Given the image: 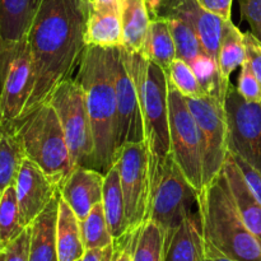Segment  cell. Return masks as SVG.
<instances>
[{
    "label": "cell",
    "mask_w": 261,
    "mask_h": 261,
    "mask_svg": "<svg viewBox=\"0 0 261 261\" xmlns=\"http://www.w3.org/2000/svg\"><path fill=\"white\" fill-rule=\"evenodd\" d=\"M193 205L198 206V191L170 155L152 186L148 213V219L154 221L165 232L166 247L184 219L193 213Z\"/></svg>",
    "instance_id": "6"
},
{
    "label": "cell",
    "mask_w": 261,
    "mask_h": 261,
    "mask_svg": "<svg viewBox=\"0 0 261 261\" xmlns=\"http://www.w3.org/2000/svg\"><path fill=\"white\" fill-rule=\"evenodd\" d=\"M189 65L191 66L193 71L195 73L201 88L204 89L206 96L214 97L224 103L228 87L224 86L222 81L221 71H219L218 63L209 54L203 51L199 54Z\"/></svg>",
    "instance_id": "30"
},
{
    "label": "cell",
    "mask_w": 261,
    "mask_h": 261,
    "mask_svg": "<svg viewBox=\"0 0 261 261\" xmlns=\"http://www.w3.org/2000/svg\"><path fill=\"white\" fill-rule=\"evenodd\" d=\"M33 87L31 51L25 42L8 69L0 92V124L12 125L22 116Z\"/></svg>",
    "instance_id": "14"
},
{
    "label": "cell",
    "mask_w": 261,
    "mask_h": 261,
    "mask_svg": "<svg viewBox=\"0 0 261 261\" xmlns=\"http://www.w3.org/2000/svg\"><path fill=\"white\" fill-rule=\"evenodd\" d=\"M142 54L168 75L171 64L176 59V47L167 19L161 17L150 19Z\"/></svg>",
    "instance_id": "25"
},
{
    "label": "cell",
    "mask_w": 261,
    "mask_h": 261,
    "mask_svg": "<svg viewBox=\"0 0 261 261\" xmlns=\"http://www.w3.org/2000/svg\"><path fill=\"white\" fill-rule=\"evenodd\" d=\"M119 170L129 232L138 231L148 219L150 203L149 155L144 142L129 143L117 150Z\"/></svg>",
    "instance_id": "9"
},
{
    "label": "cell",
    "mask_w": 261,
    "mask_h": 261,
    "mask_svg": "<svg viewBox=\"0 0 261 261\" xmlns=\"http://www.w3.org/2000/svg\"><path fill=\"white\" fill-rule=\"evenodd\" d=\"M241 15L250 24L251 32L261 41V0H239Z\"/></svg>",
    "instance_id": "35"
},
{
    "label": "cell",
    "mask_w": 261,
    "mask_h": 261,
    "mask_svg": "<svg viewBox=\"0 0 261 261\" xmlns=\"http://www.w3.org/2000/svg\"><path fill=\"white\" fill-rule=\"evenodd\" d=\"M135 232L126 234L121 240L115 242V254L112 261H133V246H134Z\"/></svg>",
    "instance_id": "40"
},
{
    "label": "cell",
    "mask_w": 261,
    "mask_h": 261,
    "mask_svg": "<svg viewBox=\"0 0 261 261\" xmlns=\"http://www.w3.org/2000/svg\"><path fill=\"white\" fill-rule=\"evenodd\" d=\"M0 261H4V251L0 252Z\"/></svg>",
    "instance_id": "44"
},
{
    "label": "cell",
    "mask_w": 261,
    "mask_h": 261,
    "mask_svg": "<svg viewBox=\"0 0 261 261\" xmlns=\"http://www.w3.org/2000/svg\"><path fill=\"white\" fill-rule=\"evenodd\" d=\"M81 221L63 198H59L56 219V254L58 261H79L83 256Z\"/></svg>",
    "instance_id": "21"
},
{
    "label": "cell",
    "mask_w": 261,
    "mask_h": 261,
    "mask_svg": "<svg viewBox=\"0 0 261 261\" xmlns=\"http://www.w3.org/2000/svg\"><path fill=\"white\" fill-rule=\"evenodd\" d=\"M167 78L186 98H201L206 96L191 66L181 59H175L172 61Z\"/></svg>",
    "instance_id": "33"
},
{
    "label": "cell",
    "mask_w": 261,
    "mask_h": 261,
    "mask_svg": "<svg viewBox=\"0 0 261 261\" xmlns=\"http://www.w3.org/2000/svg\"><path fill=\"white\" fill-rule=\"evenodd\" d=\"M237 81V91L249 102H261V84L252 71L249 61L245 60Z\"/></svg>",
    "instance_id": "34"
},
{
    "label": "cell",
    "mask_w": 261,
    "mask_h": 261,
    "mask_svg": "<svg viewBox=\"0 0 261 261\" xmlns=\"http://www.w3.org/2000/svg\"><path fill=\"white\" fill-rule=\"evenodd\" d=\"M165 261H203V234L198 214L186 217L166 247Z\"/></svg>",
    "instance_id": "23"
},
{
    "label": "cell",
    "mask_w": 261,
    "mask_h": 261,
    "mask_svg": "<svg viewBox=\"0 0 261 261\" xmlns=\"http://www.w3.org/2000/svg\"><path fill=\"white\" fill-rule=\"evenodd\" d=\"M91 0H42L27 36L33 87L23 119L50 99L56 87L71 78L86 51Z\"/></svg>",
    "instance_id": "1"
},
{
    "label": "cell",
    "mask_w": 261,
    "mask_h": 261,
    "mask_svg": "<svg viewBox=\"0 0 261 261\" xmlns=\"http://www.w3.org/2000/svg\"><path fill=\"white\" fill-rule=\"evenodd\" d=\"M158 17L181 19L190 24L198 35L204 51L216 60L218 59L219 43L226 19L205 10L196 0H162Z\"/></svg>",
    "instance_id": "15"
},
{
    "label": "cell",
    "mask_w": 261,
    "mask_h": 261,
    "mask_svg": "<svg viewBox=\"0 0 261 261\" xmlns=\"http://www.w3.org/2000/svg\"><path fill=\"white\" fill-rule=\"evenodd\" d=\"M81 229L86 250L101 249L115 244L114 237L109 229L102 201L97 203L88 216L81 222Z\"/></svg>",
    "instance_id": "31"
},
{
    "label": "cell",
    "mask_w": 261,
    "mask_h": 261,
    "mask_svg": "<svg viewBox=\"0 0 261 261\" xmlns=\"http://www.w3.org/2000/svg\"><path fill=\"white\" fill-rule=\"evenodd\" d=\"M231 155L233 157V160L236 161L240 170H241L242 175H244L245 180H246L247 182V186H249V189L251 190L252 195H254L255 198H256V200L261 204V175L254 167H251L249 163L245 162L244 160H241V158L236 157V155L233 154Z\"/></svg>",
    "instance_id": "38"
},
{
    "label": "cell",
    "mask_w": 261,
    "mask_h": 261,
    "mask_svg": "<svg viewBox=\"0 0 261 261\" xmlns=\"http://www.w3.org/2000/svg\"><path fill=\"white\" fill-rule=\"evenodd\" d=\"M60 193L56 194L45 211L30 224L28 261H58L56 254V219Z\"/></svg>",
    "instance_id": "20"
},
{
    "label": "cell",
    "mask_w": 261,
    "mask_h": 261,
    "mask_svg": "<svg viewBox=\"0 0 261 261\" xmlns=\"http://www.w3.org/2000/svg\"><path fill=\"white\" fill-rule=\"evenodd\" d=\"M98 2H117V0H98Z\"/></svg>",
    "instance_id": "45"
},
{
    "label": "cell",
    "mask_w": 261,
    "mask_h": 261,
    "mask_svg": "<svg viewBox=\"0 0 261 261\" xmlns=\"http://www.w3.org/2000/svg\"><path fill=\"white\" fill-rule=\"evenodd\" d=\"M222 170L226 173L229 188L233 194L240 216H241L245 226L256 237L261 245V204L252 195L241 170L229 152L227 154L226 162H224Z\"/></svg>",
    "instance_id": "19"
},
{
    "label": "cell",
    "mask_w": 261,
    "mask_h": 261,
    "mask_svg": "<svg viewBox=\"0 0 261 261\" xmlns=\"http://www.w3.org/2000/svg\"><path fill=\"white\" fill-rule=\"evenodd\" d=\"M115 254V244L101 249L86 250L81 261H112Z\"/></svg>",
    "instance_id": "41"
},
{
    "label": "cell",
    "mask_w": 261,
    "mask_h": 261,
    "mask_svg": "<svg viewBox=\"0 0 261 261\" xmlns=\"http://www.w3.org/2000/svg\"><path fill=\"white\" fill-rule=\"evenodd\" d=\"M27 227L19 216L14 185L9 186L0 196V252L4 251Z\"/></svg>",
    "instance_id": "29"
},
{
    "label": "cell",
    "mask_w": 261,
    "mask_h": 261,
    "mask_svg": "<svg viewBox=\"0 0 261 261\" xmlns=\"http://www.w3.org/2000/svg\"><path fill=\"white\" fill-rule=\"evenodd\" d=\"M112 50L115 97H116V153L122 145L144 142V124L139 96L125 65L120 47Z\"/></svg>",
    "instance_id": "12"
},
{
    "label": "cell",
    "mask_w": 261,
    "mask_h": 261,
    "mask_svg": "<svg viewBox=\"0 0 261 261\" xmlns=\"http://www.w3.org/2000/svg\"><path fill=\"white\" fill-rule=\"evenodd\" d=\"M48 102L60 120L74 166L92 168L94 142L83 87L76 79H66L56 87Z\"/></svg>",
    "instance_id": "7"
},
{
    "label": "cell",
    "mask_w": 261,
    "mask_h": 261,
    "mask_svg": "<svg viewBox=\"0 0 261 261\" xmlns=\"http://www.w3.org/2000/svg\"><path fill=\"white\" fill-rule=\"evenodd\" d=\"M120 50L139 96L144 143L149 155L152 191L153 184L171 155L168 78L160 66L148 60L142 53H130L124 47H120Z\"/></svg>",
    "instance_id": "3"
},
{
    "label": "cell",
    "mask_w": 261,
    "mask_h": 261,
    "mask_svg": "<svg viewBox=\"0 0 261 261\" xmlns=\"http://www.w3.org/2000/svg\"><path fill=\"white\" fill-rule=\"evenodd\" d=\"M122 3H98L91 0L84 41L87 46L102 48L122 47Z\"/></svg>",
    "instance_id": "18"
},
{
    "label": "cell",
    "mask_w": 261,
    "mask_h": 261,
    "mask_svg": "<svg viewBox=\"0 0 261 261\" xmlns=\"http://www.w3.org/2000/svg\"><path fill=\"white\" fill-rule=\"evenodd\" d=\"M42 0H0V92L8 69L27 36Z\"/></svg>",
    "instance_id": "13"
},
{
    "label": "cell",
    "mask_w": 261,
    "mask_h": 261,
    "mask_svg": "<svg viewBox=\"0 0 261 261\" xmlns=\"http://www.w3.org/2000/svg\"><path fill=\"white\" fill-rule=\"evenodd\" d=\"M186 102L200 134L203 182L206 185L222 172L228 154V126L224 103L211 96L186 98Z\"/></svg>",
    "instance_id": "10"
},
{
    "label": "cell",
    "mask_w": 261,
    "mask_h": 261,
    "mask_svg": "<svg viewBox=\"0 0 261 261\" xmlns=\"http://www.w3.org/2000/svg\"><path fill=\"white\" fill-rule=\"evenodd\" d=\"M145 5H147V9L149 12L150 19H154L158 17V10H160L161 3L162 0H144Z\"/></svg>",
    "instance_id": "43"
},
{
    "label": "cell",
    "mask_w": 261,
    "mask_h": 261,
    "mask_svg": "<svg viewBox=\"0 0 261 261\" xmlns=\"http://www.w3.org/2000/svg\"><path fill=\"white\" fill-rule=\"evenodd\" d=\"M166 236L160 226L147 219L134 233L133 261H165Z\"/></svg>",
    "instance_id": "28"
},
{
    "label": "cell",
    "mask_w": 261,
    "mask_h": 261,
    "mask_svg": "<svg viewBox=\"0 0 261 261\" xmlns=\"http://www.w3.org/2000/svg\"><path fill=\"white\" fill-rule=\"evenodd\" d=\"M103 182L105 173L86 166H76L59 193L82 222L92 208L102 201Z\"/></svg>",
    "instance_id": "17"
},
{
    "label": "cell",
    "mask_w": 261,
    "mask_h": 261,
    "mask_svg": "<svg viewBox=\"0 0 261 261\" xmlns=\"http://www.w3.org/2000/svg\"><path fill=\"white\" fill-rule=\"evenodd\" d=\"M201 234L219 251L237 261H261V245L240 216L226 173L222 172L198 193Z\"/></svg>",
    "instance_id": "4"
},
{
    "label": "cell",
    "mask_w": 261,
    "mask_h": 261,
    "mask_svg": "<svg viewBox=\"0 0 261 261\" xmlns=\"http://www.w3.org/2000/svg\"><path fill=\"white\" fill-rule=\"evenodd\" d=\"M24 158V148L15 125L0 124V196L15 184Z\"/></svg>",
    "instance_id": "24"
},
{
    "label": "cell",
    "mask_w": 261,
    "mask_h": 261,
    "mask_svg": "<svg viewBox=\"0 0 261 261\" xmlns=\"http://www.w3.org/2000/svg\"><path fill=\"white\" fill-rule=\"evenodd\" d=\"M102 204H103L105 216H106L107 224H109V229L114 237V241H119L130 232L126 219V211H125L121 181H120L119 170H117L116 165L112 166L105 173Z\"/></svg>",
    "instance_id": "22"
},
{
    "label": "cell",
    "mask_w": 261,
    "mask_h": 261,
    "mask_svg": "<svg viewBox=\"0 0 261 261\" xmlns=\"http://www.w3.org/2000/svg\"><path fill=\"white\" fill-rule=\"evenodd\" d=\"M176 47V59L190 64L204 51L198 35L190 24L181 19H167Z\"/></svg>",
    "instance_id": "32"
},
{
    "label": "cell",
    "mask_w": 261,
    "mask_h": 261,
    "mask_svg": "<svg viewBox=\"0 0 261 261\" xmlns=\"http://www.w3.org/2000/svg\"><path fill=\"white\" fill-rule=\"evenodd\" d=\"M244 35L245 46H246V60L249 61L252 71L261 84V41L251 31Z\"/></svg>",
    "instance_id": "37"
},
{
    "label": "cell",
    "mask_w": 261,
    "mask_h": 261,
    "mask_svg": "<svg viewBox=\"0 0 261 261\" xmlns=\"http://www.w3.org/2000/svg\"><path fill=\"white\" fill-rule=\"evenodd\" d=\"M246 60L245 35L233 24L231 19L226 20L222 32L218 51V68L224 86L229 87L231 74Z\"/></svg>",
    "instance_id": "27"
},
{
    "label": "cell",
    "mask_w": 261,
    "mask_h": 261,
    "mask_svg": "<svg viewBox=\"0 0 261 261\" xmlns=\"http://www.w3.org/2000/svg\"><path fill=\"white\" fill-rule=\"evenodd\" d=\"M171 155L196 191L203 189V154L198 125L186 98L168 81Z\"/></svg>",
    "instance_id": "8"
},
{
    "label": "cell",
    "mask_w": 261,
    "mask_h": 261,
    "mask_svg": "<svg viewBox=\"0 0 261 261\" xmlns=\"http://www.w3.org/2000/svg\"><path fill=\"white\" fill-rule=\"evenodd\" d=\"M121 23L124 36L122 47L130 53H142L150 23L144 0H124Z\"/></svg>",
    "instance_id": "26"
},
{
    "label": "cell",
    "mask_w": 261,
    "mask_h": 261,
    "mask_svg": "<svg viewBox=\"0 0 261 261\" xmlns=\"http://www.w3.org/2000/svg\"><path fill=\"white\" fill-rule=\"evenodd\" d=\"M25 157L36 163L60 190L74 170L58 114L50 102L14 122Z\"/></svg>",
    "instance_id": "5"
},
{
    "label": "cell",
    "mask_w": 261,
    "mask_h": 261,
    "mask_svg": "<svg viewBox=\"0 0 261 261\" xmlns=\"http://www.w3.org/2000/svg\"><path fill=\"white\" fill-rule=\"evenodd\" d=\"M79 261H81V260H79Z\"/></svg>",
    "instance_id": "46"
},
{
    "label": "cell",
    "mask_w": 261,
    "mask_h": 261,
    "mask_svg": "<svg viewBox=\"0 0 261 261\" xmlns=\"http://www.w3.org/2000/svg\"><path fill=\"white\" fill-rule=\"evenodd\" d=\"M203 261H237L219 251L211 242L203 239Z\"/></svg>",
    "instance_id": "42"
},
{
    "label": "cell",
    "mask_w": 261,
    "mask_h": 261,
    "mask_svg": "<svg viewBox=\"0 0 261 261\" xmlns=\"http://www.w3.org/2000/svg\"><path fill=\"white\" fill-rule=\"evenodd\" d=\"M75 79L83 87L92 125V168L106 173L116 158V97L111 48L87 46Z\"/></svg>",
    "instance_id": "2"
},
{
    "label": "cell",
    "mask_w": 261,
    "mask_h": 261,
    "mask_svg": "<svg viewBox=\"0 0 261 261\" xmlns=\"http://www.w3.org/2000/svg\"><path fill=\"white\" fill-rule=\"evenodd\" d=\"M20 221L28 227L51 203L59 189L33 161L25 157L14 184Z\"/></svg>",
    "instance_id": "16"
},
{
    "label": "cell",
    "mask_w": 261,
    "mask_h": 261,
    "mask_svg": "<svg viewBox=\"0 0 261 261\" xmlns=\"http://www.w3.org/2000/svg\"><path fill=\"white\" fill-rule=\"evenodd\" d=\"M30 226L4 250V261H28L30 251Z\"/></svg>",
    "instance_id": "36"
},
{
    "label": "cell",
    "mask_w": 261,
    "mask_h": 261,
    "mask_svg": "<svg viewBox=\"0 0 261 261\" xmlns=\"http://www.w3.org/2000/svg\"><path fill=\"white\" fill-rule=\"evenodd\" d=\"M228 152L261 175V102H249L229 84L224 99Z\"/></svg>",
    "instance_id": "11"
},
{
    "label": "cell",
    "mask_w": 261,
    "mask_h": 261,
    "mask_svg": "<svg viewBox=\"0 0 261 261\" xmlns=\"http://www.w3.org/2000/svg\"><path fill=\"white\" fill-rule=\"evenodd\" d=\"M201 7L208 12L223 18V19H231V9L233 0H196Z\"/></svg>",
    "instance_id": "39"
}]
</instances>
